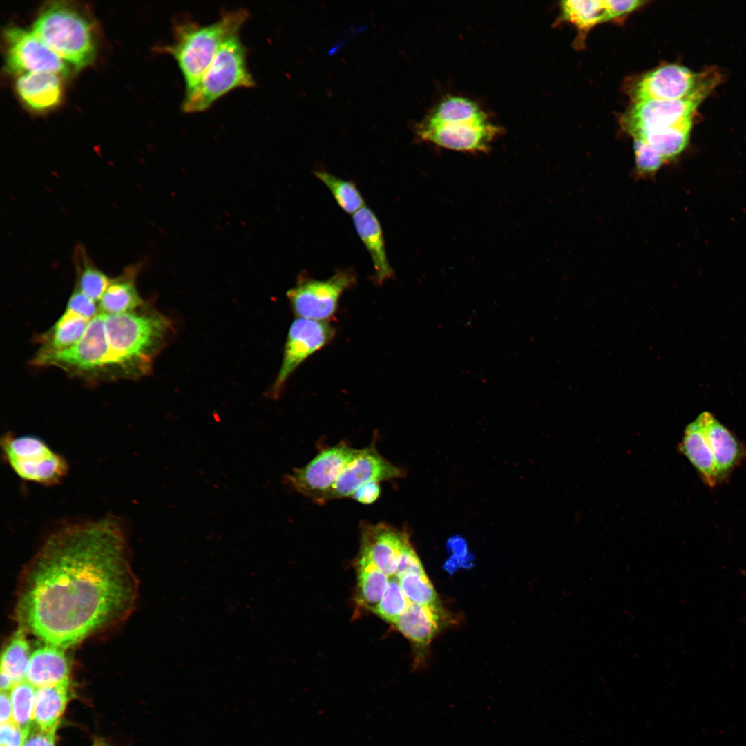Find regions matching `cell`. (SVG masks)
<instances>
[{
  "instance_id": "836d02e7",
  "label": "cell",
  "mask_w": 746,
  "mask_h": 746,
  "mask_svg": "<svg viewBox=\"0 0 746 746\" xmlns=\"http://www.w3.org/2000/svg\"><path fill=\"white\" fill-rule=\"evenodd\" d=\"M397 579L410 603L423 606H438L436 591L425 573H408Z\"/></svg>"
},
{
  "instance_id": "2e32d148",
  "label": "cell",
  "mask_w": 746,
  "mask_h": 746,
  "mask_svg": "<svg viewBox=\"0 0 746 746\" xmlns=\"http://www.w3.org/2000/svg\"><path fill=\"white\" fill-rule=\"evenodd\" d=\"M358 560L369 562L388 577L394 576L400 555L410 542L408 535L384 523L361 526Z\"/></svg>"
},
{
  "instance_id": "5bb4252c",
  "label": "cell",
  "mask_w": 746,
  "mask_h": 746,
  "mask_svg": "<svg viewBox=\"0 0 746 746\" xmlns=\"http://www.w3.org/2000/svg\"><path fill=\"white\" fill-rule=\"evenodd\" d=\"M403 471L385 459L376 450L375 442L357 449L332 486L326 502L332 499L352 498L365 484L399 478Z\"/></svg>"
},
{
  "instance_id": "ac0fdd59",
  "label": "cell",
  "mask_w": 746,
  "mask_h": 746,
  "mask_svg": "<svg viewBox=\"0 0 746 746\" xmlns=\"http://www.w3.org/2000/svg\"><path fill=\"white\" fill-rule=\"evenodd\" d=\"M61 76L49 72H31L19 75L17 93L29 108L46 111L58 105L62 96Z\"/></svg>"
},
{
  "instance_id": "9a60e30c",
  "label": "cell",
  "mask_w": 746,
  "mask_h": 746,
  "mask_svg": "<svg viewBox=\"0 0 746 746\" xmlns=\"http://www.w3.org/2000/svg\"><path fill=\"white\" fill-rule=\"evenodd\" d=\"M700 102L689 99L633 101L622 119L624 129L637 137L645 133L668 128L691 119Z\"/></svg>"
},
{
  "instance_id": "7c38bea8",
  "label": "cell",
  "mask_w": 746,
  "mask_h": 746,
  "mask_svg": "<svg viewBox=\"0 0 746 746\" xmlns=\"http://www.w3.org/2000/svg\"><path fill=\"white\" fill-rule=\"evenodd\" d=\"M419 139L453 151L488 152L501 132V128L488 118L471 121H455L428 124L421 121L415 126Z\"/></svg>"
},
{
  "instance_id": "74e56055",
  "label": "cell",
  "mask_w": 746,
  "mask_h": 746,
  "mask_svg": "<svg viewBox=\"0 0 746 746\" xmlns=\"http://www.w3.org/2000/svg\"><path fill=\"white\" fill-rule=\"evenodd\" d=\"M27 736L13 720L1 723L0 746H22Z\"/></svg>"
},
{
  "instance_id": "3957f363",
  "label": "cell",
  "mask_w": 746,
  "mask_h": 746,
  "mask_svg": "<svg viewBox=\"0 0 746 746\" xmlns=\"http://www.w3.org/2000/svg\"><path fill=\"white\" fill-rule=\"evenodd\" d=\"M249 17L244 8L222 12L216 21L202 25L190 21L173 27V41L158 50L176 61L185 82V92L198 83L222 45L238 35Z\"/></svg>"
},
{
  "instance_id": "7a4b0ae2",
  "label": "cell",
  "mask_w": 746,
  "mask_h": 746,
  "mask_svg": "<svg viewBox=\"0 0 746 746\" xmlns=\"http://www.w3.org/2000/svg\"><path fill=\"white\" fill-rule=\"evenodd\" d=\"M104 314L110 379L149 374L173 333L171 321L144 305L129 312Z\"/></svg>"
},
{
  "instance_id": "ffe728a7",
  "label": "cell",
  "mask_w": 746,
  "mask_h": 746,
  "mask_svg": "<svg viewBox=\"0 0 746 746\" xmlns=\"http://www.w3.org/2000/svg\"><path fill=\"white\" fill-rule=\"evenodd\" d=\"M64 650L47 644L37 649L31 654L26 680L39 688L70 679V664Z\"/></svg>"
},
{
  "instance_id": "52a82bcc",
  "label": "cell",
  "mask_w": 746,
  "mask_h": 746,
  "mask_svg": "<svg viewBox=\"0 0 746 746\" xmlns=\"http://www.w3.org/2000/svg\"><path fill=\"white\" fill-rule=\"evenodd\" d=\"M104 316L99 312L93 318L82 338L73 346L52 353H36L32 364L57 367L73 376L88 379L110 378Z\"/></svg>"
},
{
  "instance_id": "8d00e7d4",
  "label": "cell",
  "mask_w": 746,
  "mask_h": 746,
  "mask_svg": "<svg viewBox=\"0 0 746 746\" xmlns=\"http://www.w3.org/2000/svg\"><path fill=\"white\" fill-rule=\"evenodd\" d=\"M408 573H425L422 564L410 542L400 555L394 576L399 578Z\"/></svg>"
},
{
  "instance_id": "f546056e",
  "label": "cell",
  "mask_w": 746,
  "mask_h": 746,
  "mask_svg": "<svg viewBox=\"0 0 746 746\" xmlns=\"http://www.w3.org/2000/svg\"><path fill=\"white\" fill-rule=\"evenodd\" d=\"M561 14L564 20L573 23L581 32L609 20L604 0L563 1Z\"/></svg>"
},
{
  "instance_id": "484cf974",
  "label": "cell",
  "mask_w": 746,
  "mask_h": 746,
  "mask_svg": "<svg viewBox=\"0 0 746 746\" xmlns=\"http://www.w3.org/2000/svg\"><path fill=\"white\" fill-rule=\"evenodd\" d=\"M691 119L682 123L645 133L633 140H638L653 151L664 164L678 155L687 144Z\"/></svg>"
},
{
  "instance_id": "f35d334b",
  "label": "cell",
  "mask_w": 746,
  "mask_h": 746,
  "mask_svg": "<svg viewBox=\"0 0 746 746\" xmlns=\"http://www.w3.org/2000/svg\"><path fill=\"white\" fill-rule=\"evenodd\" d=\"M643 3L644 1L639 0H604L609 19L627 15Z\"/></svg>"
},
{
  "instance_id": "4dcf8cb0",
  "label": "cell",
  "mask_w": 746,
  "mask_h": 746,
  "mask_svg": "<svg viewBox=\"0 0 746 746\" xmlns=\"http://www.w3.org/2000/svg\"><path fill=\"white\" fill-rule=\"evenodd\" d=\"M31 654L26 631L19 627L3 651L1 671L8 673L15 685L26 680Z\"/></svg>"
},
{
  "instance_id": "30bf717a",
  "label": "cell",
  "mask_w": 746,
  "mask_h": 746,
  "mask_svg": "<svg viewBox=\"0 0 746 746\" xmlns=\"http://www.w3.org/2000/svg\"><path fill=\"white\" fill-rule=\"evenodd\" d=\"M357 449L341 442L321 450L305 466L285 476V481L296 492L316 503H325L327 495Z\"/></svg>"
},
{
  "instance_id": "44dd1931",
  "label": "cell",
  "mask_w": 746,
  "mask_h": 746,
  "mask_svg": "<svg viewBox=\"0 0 746 746\" xmlns=\"http://www.w3.org/2000/svg\"><path fill=\"white\" fill-rule=\"evenodd\" d=\"M680 451L709 487L718 482L714 457L699 417L689 424L679 446Z\"/></svg>"
},
{
  "instance_id": "d590c367",
  "label": "cell",
  "mask_w": 746,
  "mask_h": 746,
  "mask_svg": "<svg viewBox=\"0 0 746 746\" xmlns=\"http://www.w3.org/2000/svg\"><path fill=\"white\" fill-rule=\"evenodd\" d=\"M66 309L88 320H91L99 312L96 302L76 287L68 299Z\"/></svg>"
},
{
  "instance_id": "83f0119b",
  "label": "cell",
  "mask_w": 746,
  "mask_h": 746,
  "mask_svg": "<svg viewBox=\"0 0 746 746\" xmlns=\"http://www.w3.org/2000/svg\"><path fill=\"white\" fill-rule=\"evenodd\" d=\"M486 118L487 115L476 102L454 96L443 99L421 121L428 124H440Z\"/></svg>"
},
{
  "instance_id": "d6986e66",
  "label": "cell",
  "mask_w": 746,
  "mask_h": 746,
  "mask_svg": "<svg viewBox=\"0 0 746 746\" xmlns=\"http://www.w3.org/2000/svg\"><path fill=\"white\" fill-rule=\"evenodd\" d=\"M356 232L369 252L375 271V279L381 284L393 276L389 263L382 228L373 211L364 206L352 216Z\"/></svg>"
},
{
  "instance_id": "e575fe53",
  "label": "cell",
  "mask_w": 746,
  "mask_h": 746,
  "mask_svg": "<svg viewBox=\"0 0 746 746\" xmlns=\"http://www.w3.org/2000/svg\"><path fill=\"white\" fill-rule=\"evenodd\" d=\"M410 604L401 589L396 577H389L387 589L373 611L383 620L394 624Z\"/></svg>"
},
{
  "instance_id": "1f68e13d",
  "label": "cell",
  "mask_w": 746,
  "mask_h": 746,
  "mask_svg": "<svg viewBox=\"0 0 746 746\" xmlns=\"http://www.w3.org/2000/svg\"><path fill=\"white\" fill-rule=\"evenodd\" d=\"M314 175L328 188L337 204L347 213L354 215L365 206L361 193L352 182L322 170L316 171Z\"/></svg>"
},
{
  "instance_id": "277c9868",
  "label": "cell",
  "mask_w": 746,
  "mask_h": 746,
  "mask_svg": "<svg viewBox=\"0 0 746 746\" xmlns=\"http://www.w3.org/2000/svg\"><path fill=\"white\" fill-rule=\"evenodd\" d=\"M32 31L76 70L94 61L97 40L93 23L75 6L50 3L39 12Z\"/></svg>"
},
{
  "instance_id": "f1b7e54d",
  "label": "cell",
  "mask_w": 746,
  "mask_h": 746,
  "mask_svg": "<svg viewBox=\"0 0 746 746\" xmlns=\"http://www.w3.org/2000/svg\"><path fill=\"white\" fill-rule=\"evenodd\" d=\"M75 251L74 260L77 273L75 287L94 301L99 302L111 278L94 265L82 247L77 246Z\"/></svg>"
},
{
  "instance_id": "5b68a950",
  "label": "cell",
  "mask_w": 746,
  "mask_h": 746,
  "mask_svg": "<svg viewBox=\"0 0 746 746\" xmlns=\"http://www.w3.org/2000/svg\"><path fill=\"white\" fill-rule=\"evenodd\" d=\"M246 55L247 49L238 35L225 41L198 83L185 92L183 111H205L233 89L254 87L256 82L248 69Z\"/></svg>"
},
{
  "instance_id": "8fae6325",
  "label": "cell",
  "mask_w": 746,
  "mask_h": 746,
  "mask_svg": "<svg viewBox=\"0 0 746 746\" xmlns=\"http://www.w3.org/2000/svg\"><path fill=\"white\" fill-rule=\"evenodd\" d=\"M335 334V328L327 321L297 317L289 327L281 365L268 392L269 396L278 398L291 374L306 359L327 345Z\"/></svg>"
},
{
  "instance_id": "7bdbcfd3",
  "label": "cell",
  "mask_w": 746,
  "mask_h": 746,
  "mask_svg": "<svg viewBox=\"0 0 746 746\" xmlns=\"http://www.w3.org/2000/svg\"><path fill=\"white\" fill-rule=\"evenodd\" d=\"M0 680L1 691H10L15 685L12 678L2 671H1Z\"/></svg>"
},
{
  "instance_id": "e0dca14e",
  "label": "cell",
  "mask_w": 746,
  "mask_h": 746,
  "mask_svg": "<svg viewBox=\"0 0 746 746\" xmlns=\"http://www.w3.org/2000/svg\"><path fill=\"white\" fill-rule=\"evenodd\" d=\"M714 457L718 481L726 478L743 456V448L734 435L711 413L699 416Z\"/></svg>"
},
{
  "instance_id": "d4e9b609",
  "label": "cell",
  "mask_w": 746,
  "mask_h": 746,
  "mask_svg": "<svg viewBox=\"0 0 746 746\" xmlns=\"http://www.w3.org/2000/svg\"><path fill=\"white\" fill-rule=\"evenodd\" d=\"M90 321L66 309L55 325L40 336L41 347L37 353H52L73 346L82 338Z\"/></svg>"
},
{
  "instance_id": "4fadbf2b",
  "label": "cell",
  "mask_w": 746,
  "mask_h": 746,
  "mask_svg": "<svg viewBox=\"0 0 746 746\" xmlns=\"http://www.w3.org/2000/svg\"><path fill=\"white\" fill-rule=\"evenodd\" d=\"M6 70L21 75L31 72H49L66 77L68 64L51 50L32 31L19 27L7 28Z\"/></svg>"
},
{
  "instance_id": "ab89813d",
  "label": "cell",
  "mask_w": 746,
  "mask_h": 746,
  "mask_svg": "<svg viewBox=\"0 0 746 746\" xmlns=\"http://www.w3.org/2000/svg\"><path fill=\"white\" fill-rule=\"evenodd\" d=\"M56 730H44L35 725L22 746H55Z\"/></svg>"
},
{
  "instance_id": "4316f807",
  "label": "cell",
  "mask_w": 746,
  "mask_h": 746,
  "mask_svg": "<svg viewBox=\"0 0 746 746\" xmlns=\"http://www.w3.org/2000/svg\"><path fill=\"white\" fill-rule=\"evenodd\" d=\"M357 602L372 612L379 604L389 577L372 564L357 559Z\"/></svg>"
},
{
  "instance_id": "b9f144b4",
  "label": "cell",
  "mask_w": 746,
  "mask_h": 746,
  "mask_svg": "<svg viewBox=\"0 0 746 746\" xmlns=\"http://www.w3.org/2000/svg\"><path fill=\"white\" fill-rule=\"evenodd\" d=\"M0 722L3 723L12 720V704L10 691H1Z\"/></svg>"
},
{
  "instance_id": "ba28073f",
  "label": "cell",
  "mask_w": 746,
  "mask_h": 746,
  "mask_svg": "<svg viewBox=\"0 0 746 746\" xmlns=\"http://www.w3.org/2000/svg\"><path fill=\"white\" fill-rule=\"evenodd\" d=\"M719 78L712 70L694 73L686 67L667 64L642 75L631 86L630 94L633 101L689 99L700 103Z\"/></svg>"
},
{
  "instance_id": "cb8c5ba5",
  "label": "cell",
  "mask_w": 746,
  "mask_h": 746,
  "mask_svg": "<svg viewBox=\"0 0 746 746\" xmlns=\"http://www.w3.org/2000/svg\"><path fill=\"white\" fill-rule=\"evenodd\" d=\"M71 696L70 679L36 689L35 725L44 730L57 729Z\"/></svg>"
},
{
  "instance_id": "60d3db41",
  "label": "cell",
  "mask_w": 746,
  "mask_h": 746,
  "mask_svg": "<svg viewBox=\"0 0 746 746\" xmlns=\"http://www.w3.org/2000/svg\"><path fill=\"white\" fill-rule=\"evenodd\" d=\"M381 494L379 482L372 481L360 488L352 499L363 504H370L376 501Z\"/></svg>"
},
{
  "instance_id": "9c48e42d",
  "label": "cell",
  "mask_w": 746,
  "mask_h": 746,
  "mask_svg": "<svg viewBox=\"0 0 746 746\" xmlns=\"http://www.w3.org/2000/svg\"><path fill=\"white\" fill-rule=\"evenodd\" d=\"M353 271H337L325 280L301 277L287 292L291 309L298 318L327 321L338 309L341 295L356 283Z\"/></svg>"
},
{
  "instance_id": "d6a6232c",
  "label": "cell",
  "mask_w": 746,
  "mask_h": 746,
  "mask_svg": "<svg viewBox=\"0 0 746 746\" xmlns=\"http://www.w3.org/2000/svg\"><path fill=\"white\" fill-rule=\"evenodd\" d=\"M36 687L27 680L17 683L10 690L12 720L28 735L35 725Z\"/></svg>"
},
{
  "instance_id": "8992f818",
  "label": "cell",
  "mask_w": 746,
  "mask_h": 746,
  "mask_svg": "<svg viewBox=\"0 0 746 746\" xmlns=\"http://www.w3.org/2000/svg\"><path fill=\"white\" fill-rule=\"evenodd\" d=\"M5 462L21 480L44 486L58 484L67 475V460L41 438L5 433L0 440Z\"/></svg>"
},
{
  "instance_id": "ee69618b",
  "label": "cell",
  "mask_w": 746,
  "mask_h": 746,
  "mask_svg": "<svg viewBox=\"0 0 746 746\" xmlns=\"http://www.w3.org/2000/svg\"><path fill=\"white\" fill-rule=\"evenodd\" d=\"M93 746H109V745H107L106 743H104L102 740H97L95 741Z\"/></svg>"
},
{
  "instance_id": "7402d4cb",
  "label": "cell",
  "mask_w": 746,
  "mask_h": 746,
  "mask_svg": "<svg viewBox=\"0 0 746 746\" xmlns=\"http://www.w3.org/2000/svg\"><path fill=\"white\" fill-rule=\"evenodd\" d=\"M439 608L410 603L393 624L414 644L426 646L436 635L439 625Z\"/></svg>"
},
{
  "instance_id": "6da1fadb",
  "label": "cell",
  "mask_w": 746,
  "mask_h": 746,
  "mask_svg": "<svg viewBox=\"0 0 746 746\" xmlns=\"http://www.w3.org/2000/svg\"><path fill=\"white\" fill-rule=\"evenodd\" d=\"M125 525L108 515L51 533L22 575L20 628L66 649L126 619L139 585Z\"/></svg>"
},
{
  "instance_id": "603a6c76",
  "label": "cell",
  "mask_w": 746,
  "mask_h": 746,
  "mask_svg": "<svg viewBox=\"0 0 746 746\" xmlns=\"http://www.w3.org/2000/svg\"><path fill=\"white\" fill-rule=\"evenodd\" d=\"M137 269L128 268L111 281L99 301L100 312L117 314L132 312L144 305L135 284Z\"/></svg>"
}]
</instances>
